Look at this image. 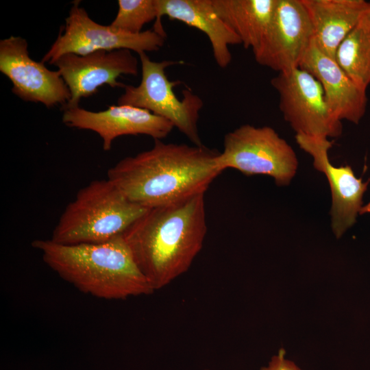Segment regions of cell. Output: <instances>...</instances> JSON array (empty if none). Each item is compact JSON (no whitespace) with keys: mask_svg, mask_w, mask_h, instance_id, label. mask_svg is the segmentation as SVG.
<instances>
[{"mask_svg":"<svg viewBox=\"0 0 370 370\" xmlns=\"http://www.w3.org/2000/svg\"><path fill=\"white\" fill-rule=\"evenodd\" d=\"M217 164L222 172L234 169L246 175H269L277 185L286 186L296 173L298 160L274 129L245 124L225 135Z\"/></svg>","mask_w":370,"mask_h":370,"instance_id":"cell-6","label":"cell"},{"mask_svg":"<svg viewBox=\"0 0 370 370\" xmlns=\"http://www.w3.org/2000/svg\"><path fill=\"white\" fill-rule=\"evenodd\" d=\"M141 65V81L134 86L125 85L124 92L118 99V105H127L147 110L171 122L195 145H203L198 131L199 111L202 99L190 88L182 90L180 99L173 88L182 82L170 81L165 69L180 62L151 60L145 52L138 54Z\"/></svg>","mask_w":370,"mask_h":370,"instance_id":"cell-5","label":"cell"},{"mask_svg":"<svg viewBox=\"0 0 370 370\" xmlns=\"http://www.w3.org/2000/svg\"><path fill=\"white\" fill-rule=\"evenodd\" d=\"M335 60L358 86L370 84V29L360 23L339 45Z\"/></svg>","mask_w":370,"mask_h":370,"instance_id":"cell-18","label":"cell"},{"mask_svg":"<svg viewBox=\"0 0 370 370\" xmlns=\"http://www.w3.org/2000/svg\"><path fill=\"white\" fill-rule=\"evenodd\" d=\"M313 30V41L323 53L335 60L336 52L359 24L369 2L365 0H301Z\"/></svg>","mask_w":370,"mask_h":370,"instance_id":"cell-16","label":"cell"},{"mask_svg":"<svg viewBox=\"0 0 370 370\" xmlns=\"http://www.w3.org/2000/svg\"><path fill=\"white\" fill-rule=\"evenodd\" d=\"M205 193L148 208L122 234L154 291L186 273L207 233Z\"/></svg>","mask_w":370,"mask_h":370,"instance_id":"cell-2","label":"cell"},{"mask_svg":"<svg viewBox=\"0 0 370 370\" xmlns=\"http://www.w3.org/2000/svg\"><path fill=\"white\" fill-rule=\"evenodd\" d=\"M219 153L204 145L154 140L150 149L124 158L109 169L108 179L129 200L150 208L205 193L222 173Z\"/></svg>","mask_w":370,"mask_h":370,"instance_id":"cell-1","label":"cell"},{"mask_svg":"<svg viewBox=\"0 0 370 370\" xmlns=\"http://www.w3.org/2000/svg\"><path fill=\"white\" fill-rule=\"evenodd\" d=\"M313 39L301 0H277L268 29L253 51L256 61L278 73L299 67Z\"/></svg>","mask_w":370,"mask_h":370,"instance_id":"cell-9","label":"cell"},{"mask_svg":"<svg viewBox=\"0 0 370 370\" xmlns=\"http://www.w3.org/2000/svg\"><path fill=\"white\" fill-rule=\"evenodd\" d=\"M206 370H208V369H206Z\"/></svg>","mask_w":370,"mask_h":370,"instance_id":"cell-23","label":"cell"},{"mask_svg":"<svg viewBox=\"0 0 370 370\" xmlns=\"http://www.w3.org/2000/svg\"><path fill=\"white\" fill-rule=\"evenodd\" d=\"M366 213H370V201L362 207L360 214Z\"/></svg>","mask_w":370,"mask_h":370,"instance_id":"cell-22","label":"cell"},{"mask_svg":"<svg viewBox=\"0 0 370 370\" xmlns=\"http://www.w3.org/2000/svg\"><path fill=\"white\" fill-rule=\"evenodd\" d=\"M212 3L244 47L254 51L268 29L277 0H212Z\"/></svg>","mask_w":370,"mask_h":370,"instance_id":"cell-17","label":"cell"},{"mask_svg":"<svg viewBox=\"0 0 370 370\" xmlns=\"http://www.w3.org/2000/svg\"><path fill=\"white\" fill-rule=\"evenodd\" d=\"M166 34L153 29L139 34L114 30L91 19L87 12L75 1L65 19V25L42 58V62L51 64L65 53L84 56L97 51L129 49L138 54L155 51L163 47Z\"/></svg>","mask_w":370,"mask_h":370,"instance_id":"cell-7","label":"cell"},{"mask_svg":"<svg viewBox=\"0 0 370 370\" xmlns=\"http://www.w3.org/2000/svg\"><path fill=\"white\" fill-rule=\"evenodd\" d=\"M27 47L21 36L0 41V71L12 82V92L25 101L41 103L47 108L64 107L71 92L59 71L32 59Z\"/></svg>","mask_w":370,"mask_h":370,"instance_id":"cell-10","label":"cell"},{"mask_svg":"<svg viewBox=\"0 0 370 370\" xmlns=\"http://www.w3.org/2000/svg\"><path fill=\"white\" fill-rule=\"evenodd\" d=\"M32 246L50 269L84 293L123 299L154 291L122 234L101 243L63 245L36 239Z\"/></svg>","mask_w":370,"mask_h":370,"instance_id":"cell-3","label":"cell"},{"mask_svg":"<svg viewBox=\"0 0 370 370\" xmlns=\"http://www.w3.org/2000/svg\"><path fill=\"white\" fill-rule=\"evenodd\" d=\"M299 67L320 82L330 108L339 120L354 124L360 121L367 106V90L353 81L334 59L320 51L313 39Z\"/></svg>","mask_w":370,"mask_h":370,"instance_id":"cell-14","label":"cell"},{"mask_svg":"<svg viewBox=\"0 0 370 370\" xmlns=\"http://www.w3.org/2000/svg\"><path fill=\"white\" fill-rule=\"evenodd\" d=\"M50 64L58 69L71 92L63 109L79 106L82 98L94 95L104 84L123 88L125 84L117 81L119 77L138 73V59L129 49L101 50L84 56L65 53Z\"/></svg>","mask_w":370,"mask_h":370,"instance_id":"cell-11","label":"cell"},{"mask_svg":"<svg viewBox=\"0 0 370 370\" xmlns=\"http://www.w3.org/2000/svg\"><path fill=\"white\" fill-rule=\"evenodd\" d=\"M147 209L129 200L108 179L94 180L67 205L51 240L63 245L104 243L122 234Z\"/></svg>","mask_w":370,"mask_h":370,"instance_id":"cell-4","label":"cell"},{"mask_svg":"<svg viewBox=\"0 0 370 370\" xmlns=\"http://www.w3.org/2000/svg\"><path fill=\"white\" fill-rule=\"evenodd\" d=\"M118 5L116 16L109 25L117 32L139 34L158 16L156 0H119Z\"/></svg>","mask_w":370,"mask_h":370,"instance_id":"cell-19","label":"cell"},{"mask_svg":"<svg viewBox=\"0 0 370 370\" xmlns=\"http://www.w3.org/2000/svg\"><path fill=\"white\" fill-rule=\"evenodd\" d=\"M295 140L299 147L312 157L314 167L328 179L332 199V228L340 238L356 222L369 181L363 182L362 178L356 177L350 166L336 167L331 164L328 151L334 141L328 138L296 134Z\"/></svg>","mask_w":370,"mask_h":370,"instance_id":"cell-12","label":"cell"},{"mask_svg":"<svg viewBox=\"0 0 370 370\" xmlns=\"http://www.w3.org/2000/svg\"><path fill=\"white\" fill-rule=\"evenodd\" d=\"M62 122L70 127L91 130L103 140V149L109 151L117 137L147 135L153 140L166 137L173 125L151 112L127 105L110 106L106 110L92 112L79 106L63 109Z\"/></svg>","mask_w":370,"mask_h":370,"instance_id":"cell-13","label":"cell"},{"mask_svg":"<svg viewBox=\"0 0 370 370\" xmlns=\"http://www.w3.org/2000/svg\"><path fill=\"white\" fill-rule=\"evenodd\" d=\"M284 356L285 351L280 349L277 355L272 357L268 366L260 370H301L292 361L286 360Z\"/></svg>","mask_w":370,"mask_h":370,"instance_id":"cell-20","label":"cell"},{"mask_svg":"<svg viewBox=\"0 0 370 370\" xmlns=\"http://www.w3.org/2000/svg\"><path fill=\"white\" fill-rule=\"evenodd\" d=\"M158 16L153 29L166 34L161 18L181 21L208 38L217 65L226 68L232 60L230 46L242 44L238 35L217 13L212 0H156Z\"/></svg>","mask_w":370,"mask_h":370,"instance_id":"cell-15","label":"cell"},{"mask_svg":"<svg viewBox=\"0 0 370 370\" xmlns=\"http://www.w3.org/2000/svg\"><path fill=\"white\" fill-rule=\"evenodd\" d=\"M279 95L284 119L296 134L336 138L343 126L330 108L320 82L308 71L297 67L278 73L271 80Z\"/></svg>","mask_w":370,"mask_h":370,"instance_id":"cell-8","label":"cell"},{"mask_svg":"<svg viewBox=\"0 0 370 370\" xmlns=\"http://www.w3.org/2000/svg\"><path fill=\"white\" fill-rule=\"evenodd\" d=\"M359 23L370 29V2L363 12Z\"/></svg>","mask_w":370,"mask_h":370,"instance_id":"cell-21","label":"cell"}]
</instances>
